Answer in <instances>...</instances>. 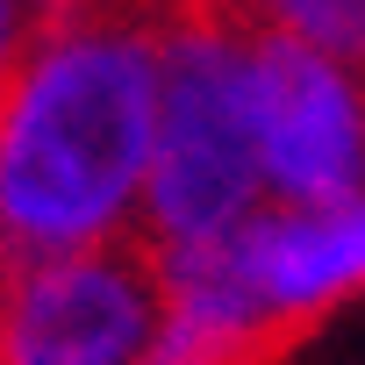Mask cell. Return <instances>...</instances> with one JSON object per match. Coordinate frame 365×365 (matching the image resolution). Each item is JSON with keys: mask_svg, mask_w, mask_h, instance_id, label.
I'll list each match as a JSON object with an SVG mask.
<instances>
[{"mask_svg": "<svg viewBox=\"0 0 365 365\" xmlns=\"http://www.w3.org/2000/svg\"><path fill=\"white\" fill-rule=\"evenodd\" d=\"M158 122L150 0L43 8L0 72V279L129 230Z\"/></svg>", "mask_w": 365, "mask_h": 365, "instance_id": "6da1fadb", "label": "cell"}, {"mask_svg": "<svg viewBox=\"0 0 365 365\" xmlns=\"http://www.w3.org/2000/svg\"><path fill=\"white\" fill-rule=\"evenodd\" d=\"M158 22V122L143 172V237L179 251L222 237L258 194L251 129V15L237 0H150Z\"/></svg>", "mask_w": 365, "mask_h": 365, "instance_id": "7a4b0ae2", "label": "cell"}, {"mask_svg": "<svg viewBox=\"0 0 365 365\" xmlns=\"http://www.w3.org/2000/svg\"><path fill=\"white\" fill-rule=\"evenodd\" d=\"M150 322L158 251L143 230H115L0 279V365H136Z\"/></svg>", "mask_w": 365, "mask_h": 365, "instance_id": "3957f363", "label": "cell"}, {"mask_svg": "<svg viewBox=\"0 0 365 365\" xmlns=\"http://www.w3.org/2000/svg\"><path fill=\"white\" fill-rule=\"evenodd\" d=\"M251 129L258 179L287 208L365 194V65L279 29H251Z\"/></svg>", "mask_w": 365, "mask_h": 365, "instance_id": "277c9868", "label": "cell"}, {"mask_svg": "<svg viewBox=\"0 0 365 365\" xmlns=\"http://www.w3.org/2000/svg\"><path fill=\"white\" fill-rule=\"evenodd\" d=\"M215 244L272 315L308 329L336 301L365 294V194L329 208H244Z\"/></svg>", "mask_w": 365, "mask_h": 365, "instance_id": "5b68a950", "label": "cell"}, {"mask_svg": "<svg viewBox=\"0 0 365 365\" xmlns=\"http://www.w3.org/2000/svg\"><path fill=\"white\" fill-rule=\"evenodd\" d=\"M258 29L301 36L344 65H365V0H237Z\"/></svg>", "mask_w": 365, "mask_h": 365, "instance_id": "8992f818", "label": "cell"}, {"mask_svg": "<svg viewBox=\"0 0 365 365\" xmlns=\"http://www.w3.org/2000/svg\"><path fill=\"white\" fill-rule=\"evenodd\" d=\"M29 29H36V15L22 8V0H0V72H8V65L22 58V43H29Z\"/></svg>", "mask_w": 365, "mask_h": 365, "instance_id": "52a82bcc", "label": "cell"}, {"mask_svg": "<svg viewBox=\"0 0 365 365\" xmlns=\"http://www.w3.org/2000/svg\"><path fill=\"white\" fill-rule=\"evenodd\" d=\"M36 8H93V0H36Z\"/></svg>", "mask_w": 365, "mask_h": 365, "instance_id": "ba28073f", "label": "cell"}]
</instances>
